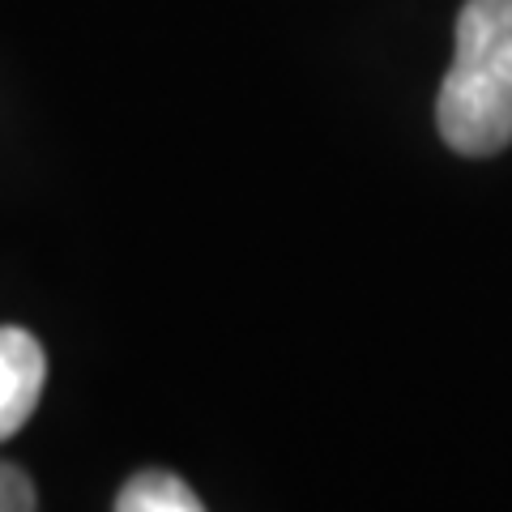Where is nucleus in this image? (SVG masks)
<instances>
[{
  "mask_svg": "<svg viewBox=\"0 0 512 512\" xmlns=\"http://www.w3.org/2000/svg\"><path fill=\"white\" fill-rule=\"evenodd\" d=\"M436 124L448 150L487 158L512 146V0H466Z\"/></svg>",
  "mask_w": 512,
  "mask_h": 512,
  "instance_id": "nucleus-1",
  "label": "nucleus"
},
{
  "mask_svg": "<svg viewBox=\"0 0 512 512\" xmlns=\"http://www.w3.org/2000/svg\"><path fill=\"white\" fill-rule=\"evenodd\" d=\"M47 380V355L35 333L0 325V440H9L39 406Z\"/></svg>",
  "mask_w": 512,
  "mask_h": 512,
  "instance_id": "nucleus-2",
  "label": "nucleus"
},
{
  "mask_svg": "<svg viewBox=\"0 0 512 512\" xmlns=\"http://www.w3.org/2000/svg\"><path fill=\"white\" fill-rule=\"evenodd\" d=\"M116 512H205V508L184 478L167 470H141L137 478L124 483Z\"/></svg>",
  "mask_w": 512,
  "mask_h": 512,
  "instance_id": "nucleus-3",
  "label": "nucleus"
},
{
  "mask_svg": "<svg viewBox=\"0 0 512 512\" xmlns=\"http://www.w3.org/2000/svg\"><path fill=\"white\" fill-rule=\"evenodd\" d=\"M0 512H35V487L9 461H0Z\"/></svg>",
  "mask_w": 512,
  "mask_h": 512,
  "instance_id": "nucleus-4",
  "label": "nucleus"
}]
</instances>
